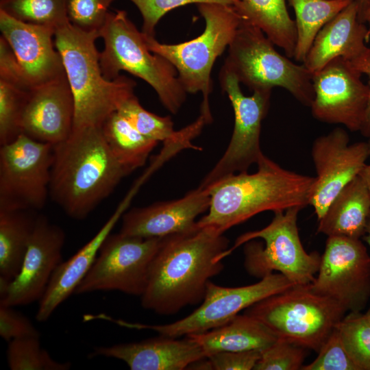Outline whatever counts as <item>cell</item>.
Returning <instances> with one entry per match:
<instances>
[{
  "label": "cell",
  "mask_w": 370,
  "mask_h": 370,
  "mask_svg": "<svg viewBox=\"0 0 370 370\" xmlns=\"http://www.w3.org/2000/svg\"><path fill=\"white\" fill-rule=\"evenodd\" d=\"M186 336L199 345L206 357L222 352H261L278 339L263 323L245 313L221 326Z\"/></svg>",
  "instance_id": "25"
},
{
  "label": "cell",
  "mask_w": 370,
  "mask_h": 370,
  "mask_svg": "<svg viewBox=\"0 0 370 370\" xmlns=\"http://www.w3.org/2000/svg\"><path fill=\"white\" fill-rule=\"evenodd\" d=\"M163 238L110 233L75 294L117 291L140 297L147 286L151 264Z\"/></svg>",
  "instance_id": "12"
},
{
  "label": "cell",
  "mask_w": 370,
  "mask_h": 370,
  "mask_svg": "<svg viewBox=\"0 0 370 370\" xmlns=\"http://www.w3.org/2000/svg\"><path fill=\"white\" fill-rule=\"evenodd\" d=\"M360 21L362 23H367L370 32V0L360 18Z\"/></svg>",
  "instance_id": "44"
},
{
  "label": "cell",
  "mask_w": 370,
  "mask_h": 370,
  "mask_svg": "<svg viewBox=\"0 0 370 370\" xmlns=\"http://www.w3.org/2000/svg\"><path fill=\"white\" fill-rule=\"evenodd\" d=\"M258 350L222 352L206 356L213 370H251L260 358Z\"/></svg>",
  "instance_id": "40"
},
{
  "label": "cell",
  "mask_w": 370,
  "mask_h": 370,
  "mask_svg": "<svg viewBox=\"0 0 370 370\" xmlns=\"http://www.w3.org/2000/svg\"><path fill=\"white\" fill-rule=\"evenodd\" d=\"M143 18L142 32L155 37V29L160 19L170 11L189 4L216 3L235 6L239 0H129Z\"/></svg>",
  "instance_id": "37"
},
{
  "label": "cell",
  "mask_w": 370,
  "mask_h": 370,
  "mask_svg": "<svg viewBox=\"0 0 370 370\" xmlns=\"http://www.w3.org/2000/svg\"><path fill=\"white\" fill-rule=\"evenodd\" d=\"M29 92L0 80L1 146L22 134L21 119Z\"/></svg>",
  "instance_id": "34"
},
{
  "label": "cell",
  "mask_w": 370,
  "mask_h": 370,
  "mask_svg": "<svg viewBox=\"0 0 370 370\" xmlns=\"http://www.w3.org/2000/svg\"><path fill=\"white\" fill-rule=\"evenodd\" d=\"M274 45L259 27L242 20L221 69L233 73L253 91L281 87L310 107L314 97L312 74L304 64L279 53Z\"/></svg>",
  "instance_id": "7"
},
{
  "label": "cell",
  "mask_w": 370,
  "mask_h": 370,
  "mask_svg": "<svg viewBox=\"0 0 370 370\" xmlns=\"http://www.w3.org/2000/svg\"><path fill=\"white\" fill-rule=\"evenodd\" d=\"M0 10L19 21L55 29L69 21L66 0H0Z\"/></svg>",
  "instance_id": "31"
},
{
  "label": "cell",
  "mask_w": 370,
  "mask_h": 370,
  "mask_svg": "<svg viewBox=\"0 0 370 370\" xmlns=\"http://www.w3.org/2000/svg\"><path fill=\"white\" fill-rule=\"evenodd\" d=\"M349 61L338 57L312 74L314 97L310 106L317 120L360 130L369 100V86Z\"/></svg>",
  "instance_id": "15"
},
{
  "label": "cell",
  "mask_w": 370,
  "mask_h": 370,
  "mask_svg": "<svg viewBox=\"0 0 370 370\" xmlns=\"http://www.w3.org/2000/svg\"><path fill=\"white\" fill-rule=\"evenodd\" d=\"M104 48L99 52L103 77L113 80L124 71L140 78L155 90L164 107L176 114L186 101L184 88L175 67L164 58L151 52L145 34L125 10L110 12L99 31Z\"/></svg>",
  "instance_id": "5"
},
{
  "label": "cell",
  "mask_w": 370,
  "mask_h": 370,
  "mask_svg": "<svg viewBox=\"0 0 370 370\" xmlns=\"http://www.w3.org/2000/svg\"><path fill=\"white\" fill-rule=\"evenodd\" d=\"M65 233L42 215H38L21 271L12 282L0 280V304L27 305L44 295L56 267L62 262Z\"/></svg>",
  "instance_id": "17"
},
{
  "label": "cell",
  "mask_w": 370,
  "mask_h": 370,
  "mask_svg": "<svg viewBox=\"0 0 370 370\" xmlns=\"http://www.w3.org/2000/svg\"><path fill=\"white\" fill-rule=\"evenodd\" d=\"M101 129L110 151L130 173L145 164L158 144L140 134L117 111L106 119Z\"/></svg>",
  "instance_id": "28"
},
{
  "label": "cell",
  "mask_w": 370,
  "mask_h": 370,
  "mask_svg": "<svg viewBox=\"0 0 370 370\" xmlns=\"http://www.w3.org/2000/svg\"><path fill=\"white\" fill-rule=\"evenodd\" d=\"M136 190L132 188L96 234L72 257L56 267L39 300L36 314L38 321L48 320L57 308L75 293L92 267L102 243L125 213Z\"/></svg>",
  "instance_id": "22"
},
{
  "label": "cell",
  "mask_w": 370,
  "mask_h": 370,
  "mask_svg": "<svg viewBox=\"0 0 370 370\" xmlns=\"http://www.w3.org/2000/svg\"><path fill=\"white\" fill-rule=\"evenodd\" d=\"M242 20L259 27L289 58L294 57L297 29L285 0H239L234 6Z\"/></svg>",
  "instance_id": "26"
},
{
  "label": "cell",
  "mask_w": 370,
  "mask_h": 370,
  "mask_svg": "<svg viewBox=\"0 0 370 370\" xmlns=\"http://www.w3.org/2000/svg\"><path fill=\"white\" fill-rule=\"evenodd\" d=\"M38 215L32 210L0 211V280L18 275Z\"/></svg>",
  "instance_id": "27"
},
{
  "label": "cell",
  "mask_w": 370,
  "mask_h": 370,
  "mask_svg": "<svg viewBox=\"0 0 370 370\" xmlns=\"http://www.w3.org/2000/svg\"><path fill=\"white\" fill-rule=\"evenodd\" d=\"M358 14V3L352 0L319 32L302 63L312 74L334 58L352 61L365 49L370 32Z\"/></svg>",
  "instance_id": "23"
},
{
  "label": "cell",
  "mask_w": 370,
  "mask_h": 370,
  "mask_svg": "<svg viewBox=\"0 0 370 370\" xmlns=\"http://www.w3.org/2000/svg\"><path fill=\"white\" fill-rule=\"evenodd\" d=\"M113 358L125 362L132 370H182L206 357L192 338L160 335L139 342L94 348L90 357Z\"/></svg>",
  "instance_id": "21"
},
{
  "label": "cell",
  "mask_w": 370,
  "mask_h": 370,
  "mask_svg": "<svg viewBox=\"0 0 370 370\" xmlns=\"http://www.w3.org/2000/svg\"><path fill=\"white\" fill-rule=\"evenodd\" d=\"M352 0H288L295 14L296 61L303 63L322 27Z\"/></svg>",
  "instance_id": "29"
},
{
  "label": "cell",
  "mask_w": 370,
  "mask_h": 370,
  "mask_svg": "<svg viewBox=\"0 0 370 370\" xmlns=\"http://www.w3.org/2000/svg\"><path fill=\"white\" fill-rule=\"evenodd\" d=\"M349 143V135L341 127L313 142L311 155L317 175L309 205L313 207L318 220L341 190L359 175L369 159L368 141Z\"/></svg>",
  "instance_id": "16"
},
{
  "label": "cell",
  "mask_w": 370,
  "mask_h": 370,
  "mask_svg": "<svg viewBox=\"0 0 370 370\" xmlns=\"http://www.w3.org/2000/svg\"><path fill=\"white\" fill-rule=\"evenodd\" d=\"M0 30L32 89L65 73L54 27L23 22L0 10Z\"/></svg>",
  "instance_id": "18"
},
{
  "label": "cell",
  "mask_w": 370,
  "mask_h": 370,
  "mask_svg": "<svg viewBox=\"0 0 370 370\" xmlns=\"http://www.w3.org/2000/svg\"><path fill=\"white\" fill-rule=\"evenodd\" d=\"M53 145L21 134L0 147V211L44 207L49 195Z\"/></svg>",
  "instance_id": "10"
},
{
  "label": "cell",
  "mask_w": 370,
  "mask_h": 370,
  "mask_svg": "<svg viewBox=\"0 0 370 370\" xmlns=\"http://www.w3.org/2000/svg\"><path fill=\"white\" fill-rule=\"evenodd\" d=\"M369 147V163L366 164L362 171H360L359 175L363 180L365 183L367 188L369 190L370 195V138L368 140ZM370 220V218H369Z\"/></svg>",
  "instance_id": "43"
},
{
  "label": "cell",
  "mask_w": 370,
  "mask_h": 370,
  "mask_svg": "<svg viewBox=\"0 0 370 370\" xmlns=\"http://www.w3.org/2000/svg\"><path fill=\"white\" fill-rule=\"evenodd\" d=\"M301 209L292 207L274 212L268 225L238 236L229 253L245 243L244 263L250 275L262 278L278 271L294 285L312 283L321 256L316 251L308 253L301 244L297 227Z\"/></svg>",
  "instance_id": "9"
},
{
  "label": "cell",
  "mask_w": 370,
  "mask_h": 370,
  "mask_svg": "<svg viewBox=\"0 0 370 370\" xmlns=\"http://www.w3.org/2000/svg\"><path fill=\"white\" fill-rule=\"evenodd\" d=\"M0 80L7 82L26 91L32 90L10 46L1 36H0Z\"/></svg>",
  "instance_id": "41"
},
{
  "label": "cell",
  "mask_w": 370,
  "mask_h": 370,
  "mask_svg": "<svg viewBox=\"0 0 370 370\" xmlns=\"http://www.w3.org/2000/svg\"><path fill=\"white\" fill-rule=\"evenodd\" d=\"M358 5V18L360 21V18L369 3V0H356Z\"/></svg>",
  "instance_id": "45"
},
{
  "label": "cell",
  "mask_w": 370,
  "mask_h": 370,
  "mask_svg": "<svg viewBox=\"0 0 370 370\" xmlns=\"http://www.w3.org/2000/svg\"><path fill=\"white\" fill-rule=\"evenodd\" d=\"M98 32H85L69 21L56 28L55 45L74 99L73 130L101 127L121 104L134 95L136 82L120 75L106 79L99 62Z\"/></svg>",
  "instance_id": "4"
},
{
  "label": "cell",
  "mask_w": 370,
  "mask_h": 370,
  "mask_svg": "<svg viewBox=\"0 0 370 370\" xmlns=\"http://www.w3.org/2000/svg\"><path fill=\"white\" fill-rule=\"evenodd\" d=\"M74 112L73 96L64 73L29 92L21 119L22 134L56 145L72 133Z\"/></svg>",
  "instance_id": "19"
},
{
  "label": "cell",
  "mask_w": 370,
  "mask_h": 370,
  "mask_svg": "<svg viewBox=\"0 0 370 370\" xmlns=\"http://www.w3.org/2000/svg\"><path fill=\"white\" fill-rule=\"evenodd\" d=\"M140 134L156 142H177L194 138L199 134L206 121L200 115L192 124L175 131L170 116H160L145 110L135 95L126 99L117 110Z\"/></svg>",
  "instance_id": "30"
},
{
  "label": "cell",
  "mask_w": 370,
  "mask_h": 370,
  "mask_svg": "<svg viewBox=\"0 0 370 370\" xmlns=\"http://www.w3.org/2000/svg\"><path fill=\"white\" fill-rule=\"evenodd\" d=\"M209 190L198 186L183 197L134 208L122 216L120 232L142 238H163L196 227V218L208 210Z\"/></svg>",
  "instance_id": "20"
},
{
  "label": "cell",
  "mask_w": 370,
  "mask_h": 370,
  "mask_svg": "<svg viewBox=\"0 0 370 370\" xmlns=\"http://www.w3.org/2000/svg\"><path fill=\"white\" fill-rule=\"evenodd\" d=\"M306 349L303 347L278 338L261 351L260 358L254 370L301 369Z\"/></svg>",
  "instance_id": "36"
},
{
  "label": "cell",
  "mask_w": 370,
  "mask_h": 370,
  "mask_svg": "<svg viewBox=\"0 0 370 370\" xmlns=\"http://www.w3.org/2000/svg\"><path fill=\"white\" fill-rule=\"evenodd\" d=\"M317 358L301 370H358L347 354L336 328L317 352Z\"/></svg>",
  "instance_id": "38"
},
{
  "label": "cell",
  "mask_w": 370,
  "mask_h": 370,
  "mask_svg": "<svg viewBox=\"0 0 370 370\" xmlns=\"http://www.w3.org/2000/svg\"><path fill=\"white\" fill-rule=\"evenodd\" d=\"M364 314H365V315L367 319L368 320V321H369V323H370V307H369V308L367 310V311L365 313H364Z\"/></svg>",
  "instance_id": "47"
},
{
  "label": "cell",
  "mask_w": 370,
  "mask_h": 370,
  "mask_svg": "<svg viewBox=\"0 0 370 370\" xmlns=\"http://www.w3.org/2000/svg\"><path fill=\"white\" fill-rule=\"evenodd\" d=\"M295 285L247 308L278 338L318 352L347 310L333 299Z\"/></svg>",
  "instance_id": "8"
},
{
  "label": "cell",
  "mask_w": 370,
  "mask_h": 370,
  "mask_svg": "<svg viewBox=\"0 0 370 370\" xmlns=\"http://www.w3.org/2000/svg\"><path fill=\"white\" fill-rule=\"evenodd\" d=\"M115 0H66L69 22L85 32H98L104 25L108 8Z\"/></svg>",
  "instance_id": "35"
},
{
  "label": "cell",
  "mask_w": 370,
  "mask_h": 370,
  "mask_svg": "<svg viewBox=\"0 0 370 370\" xmlns=\"http://www.w3.org/2000/svg\"><path fill=\"white\" fill-rule=\"evenodd\" d=\"M228 239L214 228L193 230L163 238L140 296L147 310L169 315L202 301L210 279L223 269Z\"/></svg>",
  "instance_id": "1"
},
{
  "label": "cell",
  "mask_w": 370,
  "mask_h": 370,
  "mask_svg": "<svg viewBox=\"0 0 370 370\" xmlns=\"http://www.w3.org/2000/svg\"><path fill=\"white\" fill-rule=\"evenodd\" d=\"M332 1H334V0H332Z\"/></svg>",
  "instance_id": "48"
},
{
  "label": "cell",
  "mask_w": 370,
  "mask_h": 370,
  "mask_svg": "<svg viewBox=\"0 0 370 370\" xmlns=\"http://www.w3.org/2000/svg\"><path fill=\"white\" fill-rule=\"evenodd\" d=\"M130 173L110 151L101 127L73 130L53 145L49 195L68 216L82 220Z\"/></svg>",
  "instance_id": "2"
},
{
  "label": "cell",
  "mask_w": 370,
  "mask_h": 370,
  "mask_svg": "<svg viewBox=\"0 0 370 370\" xmlns=\"http://www.w3.org/2000/svg\"><path fill=\"white\" fill-rule=\"evenodd\" d=\"M295 286L281 273H271L255 283L240 287H224L209 281L201 306L189 315L173 323L149 325L113 319L132 329H147L160 335L179 338L221 326L256 303Z\"/></svg>",
  "instance_id": "11"
},
{
  "label": "cell",
  "mask_w": 370,
  "mask_h": 370,
  "mask_svg": "<svg viewBox=\"0 0 370 370\" xmlns=\"http://www.w3.org/2000/svg\"><path fill=\"white\" fill-rule=\"evenodd\" d=\"M258 171L232 174L209 188L208 213L197 224L223 234L254 215L309 205L314 177L286 170L264 154Z\"/></svg>",
  "instance_id": "3"
},
{
  "label": "cell",
  "mask_w": 370,
  "mask_h": 370,
  "mask_svg": "<svg viewBox=\"0 0 370 370\" xmlns=\"http://www.w3.org/2000/svg\"><path fill=\"white\" fill-rule=\"evenodd\" d=\"M335 328L358 370H370V323L365 314L349 312Z\"/></svg>",
  "instance_id": "33"
},
{
  "label": "cell",
  "mask_w": 370,
  "mask_h": 370,
  "mask_svg": "<svg viewBox=\"0 0 370 370\" xmlns=\"http://www.w3.org/2000/svg\"><path fill=\"white\" fill-rule=\"evenodd\" d=\"M7 362L11 370H69L70 362L53 359L42 347L40 337H25L8 342Z\"/></svg>",
  "instance_id": "32"
},
{
  "label": "cell",
  "mask_w": 370,
  "mask_h": 370,
  "mask_svg": "<svg viewBox=\"0 0 370 370\" xmlns=\"http://www.w3.org/2000/svg\"><path fill=\"white\" fill-rule=\"evenodd\" d=\"M309 285L347 312H361L370 299V256L360 238L328 236L318 272Z\"/></svg>",
  "instance_id": "14"
},
{
  "label": "cell",
  "mask_w": 370,
  "mask_h": 370,
  "mask_svg": "<svg viewBox=\"0 0 370 370\" xmlns=\"http://www.w3.org/2000/svg\"><path fill=\"white\" fill-rule=\"evenodd\" d=\"M354 69L369 77V100L365 120L360 130L362 136L370 138V47L365 49L355 59L349 61Z\"/></svg>",
  "instance_id": "42"
},
{
  "label": "cell",
  "mask_w": 370,
  "mask_h": 370,
  "mask_svg": "<svg viewBox=\"0 0 370 370\" xmlns=\"http://www.w3.org/2000/svg\"><path fill=\"white\" fill-rule=\"evenodd\" d=\"M205 22L202 34L177 44H165L146 36L149 49L167 60L176 69L186 92H201V114L207 123L212 121L209 96L212 91L213 65L234 38L242 21L234 6L216 3L197 5Z\"/></svg>",
  "instance_id": "6"
},
{
  "label": "cell",
  "mask_w": 370,
  "mask_h": 370,
  "mask_svg": "<svg viewBox=\"0 0 370 370\" xmlns=\"http://www.w3.org/2000/svg\"><path fill=\"white\" fill-rule=\"evenodd\" d=\"M370 218V195L360 175L348 183L318 220L317 232L328 236L363 237Z\"/></svg>",
  "instance_id": "24"
},
{
  "label": "cell",
  "mask_w": 370,
  "mask_h": 370,
  "mask_svg": "<svg viewBox=\"0 0 370 370\" xmlns=\"http://www.w3.org/2000/svg\"><path fill=\"white\" fill-rule=\"evenodd\" d=\"M221 86L232 103L234 125L232 138L223 156L206 175L200 186L209 189L226 177L247 172L263 155L260 145L262 121L269 108L270 90H254L245 96L232 73L221 69Z\"/></svg>",
  "instance_id": "13"
},
{
  "label": "cell",
  "mask_w": 370,
  "mask_h": 370,
  "mask_svg": "<svg viewBox=\"0 0 370 370\" xmlns=\"http://www.w3.org/2000/svg\"><path fill=\"white\" fill-rule=\"evenodd\" d=\"M0 336L8 343L25 337H40L31 321L13 306L0 304Z\"/></svg>",
  "instance_id": "39"
},
{
  "label": "cell",
  "mask_w": 370,
  "mask_h": 370,
  "mask_svg": "<svg viewBox=\"0 0 370 370\" xmlns=\"http://www.w3.org/2000/svg\"><path fill=\"white\" fill-rule=\"evenodd\" d=\"M363 237L366 243L370 247V220L369 221V223L367 224V229H366V232Z\"/></svg>",
  "instance_id": "46"
}]
</instances>
